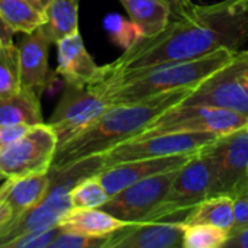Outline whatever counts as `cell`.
I'll return each mask as SVG.
<instances>
[{
  "instance_id": "cell-28",
  "label": "cell",
  "mask_w": 248,
  "mask_h": 248,
  "mask_svg": "<svg viewBox=\"0 0 248 248\" xmlns=\"http://www.w3.org/2000/svg\"><path fill=\"white\" fill-rule=\"evenodd\" d=\"M61 231V225L57 224L41 231L28 232L10 241L6 248H51V244L60 235Z\"/></svg>"
},
{
  "instance_id": "cell-6",
  "label": "cell",
  "mask_w": 248,
  "mask_h": 248,
  "mask_svg": "<svg viewBox=\"0 0 248 248\" xmlns=\"http://www.w3.org/2000/svg\"><path fill=\"white\" fill-rule=\"evenodd\" d=\"M248 126V116L230 109L205 105H176L157 116L132 138H147L158 134L211 132L227 135Z\"/></svg>"
},
{
  "instance_id": "cell-25",
  "label": "cell",
  "mask_w": 248,
  "mask_h": 248,
  "mask_svg": "<svg viewBox=\"0 0 248 248\" xmlns=\"http://www.w3.org/2000/svg\"><path fill=\"white\" fill-rule=\"evenodd\" d=\"M71 208L74 209H86V208H102L109 195L105 190L97 176L86 177L77 182L68 192Z\"/></svg>"
},
{
  "instance_id": "cell-33",
  "label": "cell",
  "mask_w": 248,
  "mask_h": 248,
  "mask_svg": "<svg viewBox=\"0 0 248 248\" xmlns=\"http://www.w3.org/2000/svg\"><path fill=\"white\" fill-rule=\"evenodd\" d=\"M166 1H167V3L170 4V7H171L173 19L182 16V15L193 4L192 0H166Z\"/></svg>"
},
{
  "instance_id": "cell-36",
  "label": "cell",
  "mask_w": 248,
  "mask_h": 248,
  "mask_svg": "<svg viewBox=\"0 0 248 248\" xmlns=\"http://www.w3.org/2000/svg\"><path fill=\"white\" fill-rule=\"evenodd\" d=\"M26 1H29L36 10H39L41 13H44L45 12V9H46V6L49 4V1L51 0H26Z\"/></svg>"
},
{
  "instance_id": "cell-11",
  "label": "cell",
  "mask_w": 248,
  "mask_h": 248,
  "mask_svg": "<svg viewBox=\"0 0 248 248\" xmlns=\"http://www.w3.org/2000/svg\"><path fill=\"white\" fill-rule=\"evenodd\" d=\"M108 109V103L87 86L65 83L64 92L46 124L57 134L60 145L96 122Z\"/></svg>"
},
{
  "instance_id": "cell-23",
  "label": "cell",
  "mask_w": 248,
  "mask_h": 248,
  "mask_svg": "<svg viewBox=\"0 0 248 248\" xmlns=\"http://www.w3.org/2000/svg\"><path fill=\"white\" fill-rule=\"evenodd\" d=\"M0 15L15 33H29L45 20L44 13L26 0H0Z\"/></svg>"
},
{
  "instance_id": "cell-22",
  "label": "cell",
  "mask_w": 248,
  "mask_h": 248,
  "mask_svg": "<svg viewBox=\"0 0 248 248\" xmlns=\"http://www.w3.org/2000/svg\"><path fill=\"white\" fill-rule=\"evenodd\" d=\"M183 224H208L230 232L234 225V199L227 195L206 198L187 214Z\"/></svg>"
},
{
  "instance_id": "cell-19",
  "label": "cell",
  "mask_w": 248,
  "mask_h": 248,
  "mask_svg": "<svg viewBox=\"0 0 248 248\" xmlns=\"http://www.w3.org/2000/svg\"><path fill=\"white\" fill-rule=\"evenodd\" d=\"M129 19L141 29L144 38L161 33L170 20L173 12L166 0H119Z\"/></svg>"
},
{
  "instance_id": "cell-34",
  "label": "cell",
  "mask_w": 248,
  "mask_h": 248,
  "mask_svg": "<svg viewBox=\"0 0 248 248\" xmlns=\"http://www.w3.org/2000/svg\"><path fill=\"white\" fill-rule=\"evenodd\" d=\"M13 35H15V32L7 26V23L3 20V17L0 15V44L13 42Z\"/></svg>"
},
{
  "instance_id": "cell-1",
  "label": "cell",
  "mask_w": 248,
  "mask_h": 248,
  "mask_svg": "<svg viewBox=\"0 0 248 248\" xmlns=\"http://www.w3.org/2000/svg\"><path fill=\"white\" fill-rule=\"evenodd\" d=\"M248 38V0L192 4L182 16L151 38H142L113 62L100 65V74L118 76L154 65L195 60L218 49L238 48Z\"/></svg>"
},
{
  "instance_id": "cell-16",
  "label": "cell",
  "mask_w": 248,
  "mask_h": 248,
  "mask_svg": "<svg viewBox=\"0 0 248 248\" xmlns=\"http://www.w3.org/2000/svg\"><path fill=\"white\" fill-rule=\"evenodd\" d=\"M49 185V171L4 179V183L0 186V201L10 209L12 221L9 224L38 206L48 195Z\"/></svg>"
},
{
  "instance_id": "cell-37",
  "label": "cell",
  "mask_w": 248,
  "mask_h": 248,
  "mask_svg": "<svg viewBox=\"0 0 248 248\" xmlns=\"http://www.w3.org/2000/svg\"><path fill=\"white\" fill-rule=\"evenodd\" d=\"M241 83H243V87H244V90L247 92L248 94V70L246 73H243V76H241Z\"/></svg>"
},
{
  "instance_id": "cell-8",
  "label": "cell",
  "mask_w": 248,
  "mask_h": 248,
  "mask_svg": "<svg viewBox=\"0 0 248 248\" xmlns=\"http://www.w3.org/2000/svg\"><path fill=\"white\" fill-rule=\"evenodd\" d=\"M214 179L211 196H237L248 187V126L221 135L208 147Z\"/></svg>"
},
{
  "instance_id": "cell-35",
  "label": "cell",
  "mask_w": 248,
  "mask_h": 248,
  "mask_svg": "<svg viewBox=\"0 0 248 248\" xmlns=\"http://www.w3.org/2000/svg\"><path fill=\"white\" fill-rule=\"evenodd\" d=\"M10 221H12L10 209L7 208V205H6V203H3V202L0 201V230H1L4 225H7Z\"/></svg>"
},
{
  "instance_id": "cell-20",
  "label": "cell",
  "mask_w": 248,
  "mask_h": 248,
  "mask_svg": "<svg viewBox=\"0 0 248 248\" xmlns=\"http://www.w3.org/2000/svg\"><path fill=\"white\" fill-rule=\"evenodd\" d=\"M39 96L20 89L16 94L9 97H0V125H38L42 124V112Z\"/></svg>"
},
{
  "instance_id": "cell-14",
  "label": "cell",
  "mask_w": 248,
  "mask_h": 248,
  "mask_svg": "<svg viewBox=\"0 0 248 248\" xmlns=\"http://www.w3.org/2000/svg\"><path fill=\"white\" fill-rule=\"evenodd\" d=\"M183 222H134L108 235L103 248H179L183 247Z\"/></svg>"
},
{
  "instance_id": "cell-9",
  "label": "cell",
  "mask_w": 248,
  "mask_h": 248,
  "mask_svg": "<svg viewBox=\"0 0 248 248\" xmlns=\"http://www.w3.org/2000/svg\"><path fill=\"white\" fill-rule=\"evenodd\" d=\"M247 70L248 51H238L228 65L201 81L182 103L215 106L248 116V94L241 83V76Z\"/></svg>"
},
{
  "instance_id": "cell-38",
  "label": "cell",
  "mask_w": 248,
  "mask_h": 248,
  "mask_svg": "<svg viewBox=\"0 0 248 248\" xmlns=\"http://www.w3.org/2000/svg\"><path fill=\"white\" fill-rule=\"evenodd\" d=\"M4 179H6V177H4V176H3V173L0 171V182H1V180H4Z\"/></svg>"
},
{
  "instance_id": "cell-31",
  "label": "cell",
  "mask_w": 248,
  "mask_h": 248,
  "mask_svg": "<svg viewBox=\"0 0 248 248\" xmlns=\"http://www.w3.org/2000/svg\"><path fill=\"white\" fill-rule=\"evenodd\" d=\"M31 129V125L25 124H15V125H0V148L10 145L12 142L17 141Z\"/></svg>"
},
{
  "instance_id": "cell-12",
  "label": "cell",
  "mask_w": 248,
  "mask_h": 248,
  "mask_svg": "<svg viewBox=\"0 0 248 248\" xmlns=\"http://www.w3.org/2000/svg\"><path fill=\"white\" fill-rule=\"evenodd\" d=\"M70 189L71 186L68 185L51 182L48 195L38 206L0 230V248H6L10 241L23 234L41 231L60 224L61 218L73 209L68 196Z\"/></svg>"
},
{
  "instance_id": "cell-3",
  "label": "cell",
  "mask_w": 248,
  "mask_h": 248,
  "mask_svg": "<svg viewBox=\"0 0 248 248\" xmlns=\"http://www.w3.org/2000/svg\"><path fill=\"white\" fill-rule=\"evenodd\" d=\"M237 54L238 51L232 49H218L195 60L166 62L118 76H103L99 70L97 76L86 86L99 94L109 108L134 103L166 92L196 87L201 81L228 65Z\"/></svg>"
},
{
  "instance_id": "cell-21",
  "label": "cell",
  "mask_w": 248,
  "mask_h": 248,
  "mask_svg": "<svg viewBox=\"0 0 248 248\" xmlns=\"http://www.w3.org/2000/svg\"><path fill=\"white\" fill-rule=\"evenodd\" d=\"M78 1L80 0H51L44 12V23L41 25L52 44H58L64 38L78 31Z\"/></svg>"
},
{
  "instance_id": "cell-10",
  "label": "cell",
  "mask_w": 248,
  "mask_h": 248,
  "mask_svg": "<svg viewBox=\"0 0 248 248\" xmlns=\"http://www.w3.org/2000/svg\"><path fill=\"white\" fill-rule=\"evenodd\" d=\"M179 169L157 173L132 183L119 193L110 196L102 209L128 224L144 222L164 201Z\"/></svg>"
},
{
  "instance_id": "cell-39",
  "label": "cell",
  "mask_w": 248,
  "mask_h": 248,
  "mask_svg": "<svg viewBox=\"0 0 248 248\" xmlns=\"http://www.w3.org/2000/svg\"><path fill=\"white\" fill-rule=\"evenodd\" d=\"M247 189H248V187H247Z\"/></svg>"
},
{
  "instance_id": "cell-26",
  "label": "cell",
  "mask_w": 248,
  "mask_h": 248,
  "mask_svg": "<svg viewBox=\"0 0 248 248\" xmlns=\"http://www.w3.org/2000/svg\"><path fill=\"white\" fill-rule=\"evenodd\" d=\"M230 232L208 224H193L185 227L183 248H219L224 247Z\"/></svg>"
},
{
  "instance_id": "cell-29",
  "label": "cell",
  "mask_w": 248,
  "mask_h": 248,
  "mask_svg": "<svg viewBox=\"0 0 248 248\" xmlns=\"http://www.w3.org/2000/svg\"><path fill=\"white\" fill-rule=\"evenodd\" d=\"M108 237H87L83 234L61 231L51 248H103Z\"/></svg>"
},
{
  "instance_id": "cell-24",
  "label": "cell",
  "mask_w": 248,
  "mask_h": 248,
  "mask_svg": "<svg viewBox=\"0 0 248 248\" xmlns=\"http://www.w3.org/2000/svg\"><path fill=\"white\" fill-rule=\"evenodd\" d=\"M19 51L13 42L0 44V97H9L20 90Z\"/></svg>"
},
{
  "instance_id": "cell-15",
  "label": "cell",
  "mask_w": 248,
  "mask_h": 248,
  "mask_svg": "<svg viewBox=\"0 0 248 248\" xmlns=\"http://www.w3.org/2000/svg\"><path fill=\"white\" fill-rule=\"evenodd\" d=\"M192 155L193 154H183V155L126 161V163L112 166V167L100 171L96 176L99 177L100 183L103 185L105 190L108 192V195L110 198L138 180H142V179L157 174V173H163L167 170L182 167Z\"/></svg>"
},
{
  "instance_id": "cell-18",
  "label": "cell",
  "mask_w": 248,
  "mask_h": 248,
  "mask_svg": "<svg viewBox=\"0 0 248 248\" xmlns=\"http://www.w3.org/2000/svg\"><path fill=\"white\" fill-rule=\"evenodd\" d=\"M126 224L128 222L115 218L102 208H73L60 221L64 231H71L87 237H108Z\"/></svg>"
},
{
  "instance_id": "cell-4",
  "label": "cell",
  "mask_w": 248,
  "mask_h": 248,
  "mask_svg": "<svg viewBox=\"0 0 248 248\" xmlns=\"http://www.w3.org/2000/svg\"><path fill=\"white\" fill-rule=\"evenodd\" d=\"M221 135L211 132H186V134H158L147 138H129L122 141L112 148L86 157L94 171H100L134 160L142 158H158V157H171L183 154H196L203 148L215 142Z\"/></svg>"
},
{
  "instance_id": "cell-17",
  "label": "cell",
  "mask_w": 248,
  "mask_h": 248,
  "mask_svg": "<svg viewBox=\"0 0 248 248\" xmlns=\"http://www.w3.org/2000/svg\"><path fill=\"white\" fill-rule=\"evenodd\" d=\"M58 65L57 76L64 78V83L86 86L99 73L100 65L94 62L84 46L80 32H76L57 44Z\"/></svg>"
},
{
  "instance_id": "cell-32",
  "label": "cell",
  "mask_w": 248,
  "mask_h": 248,
  "mask_svg": "<svg viewBox=\"0 0 248 248\" xmlns=\"http://www.w3.org/2000/svg\"><path fill=\"white\" fill-rule=\"evenodd\" d=\"M224 247L227 248H248V227L238 231V232H234L228 237L227 243Z\"/></svg>"
},
{
  "instance_id": "cell-2",
  "label": "cell",
  "mask_w": 248,
  "mask_h": 248,
  "mask_svg": "<svg viewBox=\"0 0 248 248\" xmlns=\"http://www.w3.org/2000/svg\"><path fill=\"white\" fill-rule=\"evenodd\" d=\"M195 87H183L134 103L109 108L96 122L57 147L49 171L100 154L140 134L157 116L180 105Z\"/></svg>"
},
{
  "instance_id": "cell-5",
  "label": "cell",
  "mask_w": 248,
  "mask_h": 248,
  "mask_svg": "<svg viewBox=\"0 0 248 248\" xmlns=\"http://www.w3.org/2000/svg\"><path fill=\"white\" fill-rule=\"evenodd\" d=\"M214 179L212 157L208 147L193 154L177 171L164 201L144 222H183L187 214L209 198Z\"/></svg>"
},
{
  "instance_id": "cell-7",
  "label": "cell",
  "mask_w": 248,
  "mask_h": 248,
  "mask_svg": "<svg viewBox=\"0 0 248 248\" xmlns=\"http://www.w3.org/2000/svg\"><path fill=\"white\" fill-rule=\"evenodd\" d=\"M57 147V134L48 124L33 125L17 141L0 148V171L6 179L49 171Z\"/></svg>"
},
{
  "instance_id": "cell-27",
  "label": "cell",
  "mask_w": 248,
  "mask_h": 248,
  "mask_svg": "<svg viewBox=\"0 0 248 248\" xmlns=\"http://www.w3.org/2000/svg\"><path fill=\"white\" fill-rule=\"evenodd\" d=\"M103 25L110 39L124 49H128L129 46H132L134 44L144 38L141 29L131 19L128 20L119 13L108 15Z\"/></svg>"
},
{
  "instance_id": "cell-30",
  "label": "cell",
  "mask_w": 248,
  "mask_h": 248,
  "mask_svg": "<svg viewBox=\"0 0 248 248\" xmlns=\"http://www.w3.org/2000/svg\"><path fill=\"white\" fill-rule=\"evenodd\" d=\"M234 199V225L230 235L248 227V189L240 192Z\"/></svg>"
},
{
  "instance_id": "cell-13",
  "label": "cell",
  "mask_w": 248,
  "mask_h": 248,
  "mask_svg": "<svg viewBox=\"0 0 248 248\" xmlns=\"http://www.w3.org/2000/svg\"><path fill=\"white\" fill-rule=\"evenodd\" d=\"M51 45L52 41L42 26L29 33H23V38L16 45L19 51L20 87L39 97L52 84L57 74L51 71L48 62Z\"/></svg>"
}]
</instances>
